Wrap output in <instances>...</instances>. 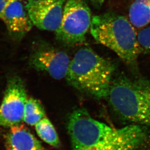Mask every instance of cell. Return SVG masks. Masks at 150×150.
Here are the masks:
<instances>
[{"mask_svg": "<svg viewBox=\"0 0 150 150\" xmlns=\"http://www.w3.org/2000/svg\"><path fill=\"white\" fill-rule=\"evenodd\" d=\"M113 63L88 47L78 50L69 63V85L97 99L108 98L113 81Z\"/></svg>", "mask_w": 150, "mask_h": 150, "instance_id": "2", "label": "cell"}, {"mask_svg": "<svg viewBox=\"0 0 150 150\" xmlns=\"http://www.w3.org/2000/svg\"><path fill=\"white\" fill-rule=\"evenodd\" d=\"M1 19L11 37L17 40H21L34 26L23 0H13L4 10Z\"/></svg>", "mask_w": 150, "mask_h": 150, "instance_id": "9", "label": "cell"}, {"mask_svg": "<svg viewBox=\"0 0 150 150\" xmlns=\"http://www.w3.org/2000/svg\"><path fill=\"white\" fill-rule=\"evenodd\" d=\"M68 129L72 150H136L147 137L142 126L132 124L114 128L81 108L71 113Z\"/></svg>", "mask_w": 150, "mask_h": 150, "instance_id": "1", "label": "cell"}, {"mask_svg": "<svg viewBox=\"0 0 150 150\" xmlns=\"http://www.w3.org/2000/svg\"><path fill=\"white\" fill-rule=\"evenodd\" d=\"M6 150H46L24 125L9 128L5 136Z\"/></svg>", "mask_w": 150, "mask_h": 150, "instance_id": "10", "label": "cell"}, {"mask_svg": "<svg viewBox=\"0 0 150 150\" xmlns=\"http://www.w3.org/2000/svg\"><path fill=\"white\" fill-rule=\"evenodd\" d=\"M66 0H27L26 6L33 25L40 30L55 32L62 18Z\"/></svg>", "mask_w": 150, "mask_h": 150, "instance_id": "8", "label": "cell"}, {"mask_svg": "<svg viewBox=\"0 0 150 150\" xmlns=\"http://www.w3.org/2000/svg\"><path fill=\"white\" fill-rule=\"evenodd\" d=\"M91 9L83 0H68L64 6L62 18L56 38L67 45L81 44L90 29Z\"/></svg>", "mask_w": 150, "mask_h": 150, "instance_id": "5", "label": "cell"}, {"mask_svg": "<svg viewBox=\"0 0 150 150\" xmlns=\"http://www.w3.org/2000/svg\"><path fill=\"white\" fill-rule=\"evenodd\" d=\"M27 99L23 80L16 76L10 77L0 105V127L10 128L23 122Z\"/></svg>", "mask_w": 150, "mask_h": 150, "instance_id": "6", "label": "cell"}, {"mask_svg": "<svg viewBox=\"0 0 150 150\" xmlns=\"http://www.w3.org/2000/svg\"><path fill=\"white\" fill-rule=\"evenodd\" d=\"M129 18L134 26L139 28L150 23V0H134L129 8Z\"/></svg>", "mask_w": 150, "mask_h": 150, "instance_id": "11", "label": "cell"}, {"mask_svg": "<svg viewBox=\"0 0 150 150\" xmlns=\"http://www.w3.org/2000/svg\"><path fill=\"white\" fill-rule=\"evenodd\" d=\"M108 99L124 120L150 127V81L118 77L113 80Z\"/></svg>", "mask_w": 150, "mask_h": 150, "instance_id": "4", "label": "cell"}, {"mask_svg": "<svg viewBox=\"0 0 150 150\" xmlns=\"http://www.w3.org/2000/svg\"><path fill=\"white\" fill-rule=\"evenodd\" d=\"M35 126L37 134L42 140L54 147H59L60 142L58 134L47 117H44Z\"/></svg>", "mask_w": 150, "mask_h": 150, "instance_id": "12", "label": "cell"}, {"mask_svg": "<svg viewBox=\"0 0 150 150\" xmlns=\"http://www.w3.org/2000/svg\"><path fill=\"white\" fill-rule=\"evenodd\" d=\"M90 32L97 42L113 51L123 62L136 65L140 54L137 34L126 17L113 12L94 16Z\"/></svg>", "mask_w": 150, "mask_h": 150, "instance_id": "3", "label": "cell"}, {"mask_svg": "<svg viewBox=\"0 0 150 150\" xmlns=\"http://www.w3.org/2000/svg\"><path fill=\"white\" fill-rule=\"evenodd\" d=\"M70 61L66 52L42 43L33 49L29 59V65L37 71H44L52 78L60 80L67 76Z\"/></svg>", "mask_w": 150, "mask_h": 150, "instance_id": "7", "label": "cell"}, {"mask_svg": "<svg viewBox=\"0 0 150 150\" xmlns=\"http://www.w3.org/2000/svg\"><path fill=\"white\" fill-rule=\"evenodd\" d=\"M45 117V111L40 100L33 98L27 99L23 117L25 123L34 126Z\"/></svg>", "mask_w": 150, "mask_h": 150, "instance_id": "13", "label": "cell"}, {"mask_svg": "<svg viewBox=\"0 0 150 150\" xmlns=\"http://www.w3.org/2000/svg\"><path fill=\"white\" fill-rule=\"evenodd\" d=\"M13 0H0V18H1L4 10Z\"/></svg>", "mask_w": 150, "mask_h": 150, "instance_id": "15", "label": "cell"}, {"mask_svg": "<svg viewBox=\"0 0 150 150\" xmlns=\"http://www.w3.org/2000/svg\"><path fill=\"white\" fill-rule=\"evenodd\" d=\"M137 40L140 54L150 53V26L138 33Z\"/></svg>", "mask_w": 150, "mask_h": 150, "instance_id": "14", "label": "cell"}, {"mask_svg": "<svg viewBox=\"0 0 150 150\" xmlns=\"http://www.w3.org/2000/svg\"><path fill=\"white\" fill-rule=\"evenodd\" d=\"M92 4L97 8H100L102 7L105 2V0H91Z\"/></svg>", "mask_w": 150, "mask_h": 150, "instance_id": "16", "label": "cell"}]
</instances>
